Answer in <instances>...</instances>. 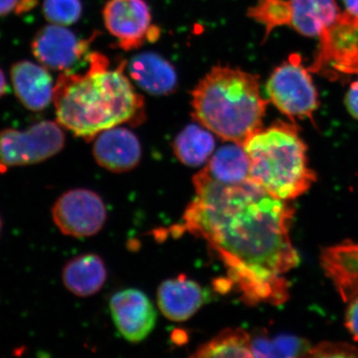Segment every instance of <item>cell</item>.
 I'll return each instance as SVG.
<instances>
[{"label":"cell","mask_w":358,"mask_h":358,"mask_svg":"<svg viewBox=\"0 0 358 358\" xmlns=\"http://www.w3.org/2000/svg\"><path fill=\"white\" fill-rule=\"evenodd\" d=\"M206 301V291L185 275L162 282L157 292L162 315L173 322L190 319Z\"/></svg>","instance_id":"obj_14"},{"label":"cell","mask_w":358,"mask_h":358,"mask_svg":"<svg viewBox=\"0 0 358 358\" xmlns=\"http://www.w3.org/2000/svg\"><path fill=\"white\" fill-rule=\"evenodd\" d=\"M89 40L80 39L65 26H44L32 40L34 57L47 69L69 72L86 56Z\"/></svg>","instance_id":"obj_10"},{"label":"cell","mask_w":358,"mask_h":358,"mask_svg":"<svg viewBox=\"0 0 358 358\" xmlns=\"http://www.w3.org/2000/svg\"><path fill=\"white\" fill-rule=\"evenodd\" d=\"M268 98L273 105L289 119L310 117L317 109V92L310 70L301 64L298 54L275 68L267 83Z\"/></svg>","instance_id":"obj_7"},{"label":"cell","mask_w":358,"mask_h":358,"mask_svg":"<svg viewBox=\"0 0 358 358\" xmlns=\"http://www.w3.org/2000/svg\"><path fill=\"white\" fill-rule=\"evenodd\" d=\"M62 279L71 293L78 296H93L105 284L107 268L98 255L85 254L66 264Z\"/></svg>","instance_id":"obj_17"},{"label":"cell","mask_w":358,"mask_h":358,"mask_svg":"<svg viewBox=\"0 0 358 358\" xmlns=\"http://www.w3.org/2000/svg\"><path fill=\"white\" fill-rule=\"evenodd\" d=\"M345 313V326L353 338L358 341V296L348 301Z\"/></svg>","instance_id":"obj_25"},{"label":"cell","mask_w":358,"mask_h":358,"mask_svg":"<svg viewBox=\"0 0 358 358\" xmlns=\"http://www.w3.org/2000/svg\"><path fill=\"white\" fill-rule=\"evenodd\" d=\"M248 15L265 26L266 37L275 27L287 25L320 40L329 34L341 13L334 0H260Z\"/></svg>","instance_id":"obj_5"},{"label":"cell","mask_w":358,"mask_h":358,"mask_svg":"<svg viewBox=\"0 0 358 358\" xmlns=\"http://www.w3.org/2000/svg\"><path fill=\"white\" fill-rule=\"evenodd\" d=\"M312 346L298 336H279L274 338L267 336L251 338L253 357H301L310 355Z\"/></svg>","instance_id":"obj_21"},{"label":"cell","mask_w":358,"mask_h":358,"mask_svg":"<svg viewBox=\"0 0 358 358\" xmlns=\"http://www.w3.org/2000/svg\"><path fill=\"white\" fill-rule=\"evenodd\" d=\"M193 183L181 229L208 243L246 303H284L286 274L300 262L289 236L293 209L250 178L225 185L203 169Z\"/></svg>","instance_id":"obj_1"},{"label":"cell","mask_w":358,"mask_h":358,"mask_svg":"<svg viewBox=\"0 0 358 358\" xmlns=\"http://www.w3.org/2000/svg\"><path fill=\"white\" fill-rule=\"evenodd\" d=\"M1 230H2V219H1V216H0V234H1Z\"/></svg>","instance_id":"obj_31"},{"label":"cell","mask_w":358,"mask_h":358,"mask_svg":"<svg viewBox=\"0 0 358 358\" xmlns=\"http://www.w3.org/2000/svg\"><path fill=\"white\" fill-rule=\"evenodd\" d=\"M345 103L350 115L358 120V81L352 83L348 90Z\"/></svg>","instance_id":"obj_26"},{"label":"cell","mask_w":358,"mask_h":358,"mask_svg":"<svg viewBox=\"0 0 358 358\" xmlns=\"http://www.w3.org/2000/svg\"><path fill=\"white\" fill-rule=\"evenodd\" d=\"M113 320L119 333L129 343H140L152 333L157 313L147 294L129 289L114 294L110 301Z\"/></svg>","instance_id":"obj_11"},{"label":"cell","mask_w":358,"mask_h":358,"mask_svg":"<svg viewBox=\"0 0 358 358\" xmlns=\"http://www.w3.org/2000/svg\"><path fill=\"white\" fill-rule=\"evenodd\" d=\"M93 154L103 169L113 173H127L140 164L141 143L129 129L115 127L96 136Z\"/></svg>","instance_id":"obj_12"},{"label":"cell","mask_w":358,"mask_h":358,"mask_svg":"<svg viewBox=\"0 0 358 358\" xmlns=\"http://www.w3.org/2000/svg\"><path fill=\"white\" fill-rule=\"evenodd\" d=\"M29 1H35V0H25V3ZM18 8H21V10L25 11L27 6H25L24 1H20V6H18Z\"/></svg>","instance_id":"obj_30"},{"label":"cell","mask_w":358,"mask_h":358,"mask_svg":"<svg viewBox=\"0 0 358 358\" xmlns=\"http://www.w3.org/2000/svg\"><path fill=\"white\" fill-rule=\"evenodd\" d=\"M10 77L15 95L26 109L40 112L53 102V79L43 65L20 61L11 68Z\"/></svg>","instance_id":"obj_13"},{"label":"cell","mask_w":358,"mask_h":358,"mask_svg":"<svg viewBox=\"0 0 358 358\" xmlns=\"http://www.w3.org/2000/svg\"><path fill=\"white\" fill-rule=\"evenodd\" d=\"M329 66L341 74H358V46L339 54Z\"/></svg>","instance_id":"obj_24"},{"label":"cell","mask_w":358,"mask_h":358,"mask_svg":"<svg viewBox=\"0 0 358 358\" xmlns=\"http://www.w3.org/2000/svg\"><path fill=\"white\" fill-rule=\"evenodd\" d=\"M52 218L67 236H93L102 230L107 210L102 199L89 189H73L61 195L52 208Z\"/></svg>","instance_id":"obj_8"},{"label":"cell","mask_w":358,"mask_h":358,"mask_svg":"<svg viewBox=\"0 0 358 358\" xmlns=\"http://www.w3.org/2000/svg\"><path fill=\"white\" fill-rule=\"evenodd\" d=\"M192 357H253L251 336L242 329H226L193 353Z\"/></svg>","instance_id":"obj_20"},{"label":"cell","mask_w":358,"mask_h":358,"mask_svg":"<svg viewBox=\"0 0 358 358\" xmlns=\"http://www.w3.org/2000/svg\"><path fill=\"white\" fill-rule=\"evenodd\" d=\"M108 31L119 40V46L129 51L147 40H155L159 30L152 24V14L145 0H109L103 7Z\"/></svg>","instance_id":"obj_9"},{"label":"cell","mask_w":358,"mask_h":358,"mask_svg":"<svg viewBox=\"0 0 358 358\" xmlns=\"http://www.w3.org/2000/svg\"><path fill=\"white\" fill-rule=\"evenodd\" d=\"M7 89L6 79L3 72L0 69V98L6 94Z\"/></svg>","instance_id":"obj_29"},{"label":"cell","mask_w":358,"mask_h":358,"mask_svg":"<svg viewBox=\"0 0 358 358\" xmlns=\"http://www.w3.org/2000/svg\"><path fill=\"white\" fill-rule=\"evenodd\" d=\"M193 117L231 143L243 145L262 127L268 102L259 78L239 68L216 66L192 91Z\"/></svg>","instance_id":"obj_3"},{"label":"cell","mask_w":358,"mask_h":358,"mask_svg":"<svg viewBox=\"0 0 358 358\" xmlns=\"http://www.w3.org/2000/svg\"><path fill=\"white\" fill-rule=\"evenodd\" d=\"M43 14L51 24H74L81 17L82 3L80 0H44Z\"/></svg>","instance_id":"obj_22"},{"label":"cell","mask_w":358,"mask_h":358,"mask_svg":"<svg viewBox=\"0 0 358 358\" xmlns=\"http://www.w3.org/2000/svg\"><path fill=\"white\" fill-rule=\"evenodd\" d=\"M242 145L248 155L249 178L277 199H296L317 179L308 166L307 148L294 124L275 122L259 129Z\"/></svg>","instance_id":"obj_4"},{"label":"cell","mask_w":358,"mask_h":358,"mask_svg":"<svg viewBox=\"0 0 358 358\" xmlns=\"http://www.w3.org/2000/svg\"><path fill=\"white\" fill-rule=\"evenodd\" d=\"M129 70L134 81L152 95H169L178 84V76L173 65L155 53L136 56L129 63Z\"/></svg>","instance_id":"obj_16"},{"label":"cell","mask_w":358,"mask_h":358,"mask_svg":"<svg viewBox=\"0 0 358 358\" xmlns=\"http://www.w3.org/2000/svg\"><path fill=\"white\" fill-rule=\"evenodd\" d=\"M308 357H357L358 348L348 343H322L310 348Z\"/></svg>","instance_id":"obj_23"},{"label":"cell","mask_w":358,"mask_h":358,"mask_svg":"<svg viewBox=\"0 0 358 358\" xmlns=\"http://www.w3.org/2000/svg\"><path fill=\"white\" fill-rule=\"evenodd\" d=\"M85 74L65 72L53 91L57 122L74 136L91 141L106 129L143 119L145 103L124 75V63L110 68L109 59L89 54Z\"/></svg>","instance_id":"obj_2"},{"label":"cell","mask_w":358,"mask_h":358,"mask_svg":"<svg viewBox=\"0 0 358 358\" xmlns=\"http://www.w3.org/2000/svg\"><path fill=\"white\" fill-rule=\"evenodd\" d=\"M211 178L225 185H236L250 176L248 155L243 145L233 143L219 148L205 167Z\"/></svg>","instance_id":"obj_18"},{"label":"cell","mask_w":358,"mask_h":358,"mask_svg":"<svg viewBox=\"0 0 358 358\" xmlns=\"http://www.w3.org/2000/svg\"><path fill=\"white\" fill-rule=\"evenodd\" d=\"M21 0H0V17L16 10Z\"/></svg>","instance_id":"obj_27"},{"label":"cell","mask_w":358,"mask_h":358,"mask_svg":"<svg viewBox=\"0 0 358 358\" xmlns=\"http://www.w3.org/2000/svg\"><path fill=\"white\" fill-rule=\"evenodd\" d=\"M345 6V13L358 20V0H343Z\"/></svg>","instance_id":"obj_28"},{"label":"cell","mask_w":358,"mask_h":358,"mask_svg":"<svg viewBox=\"0 0 358 358\" xmlns=\"http://www.w3.org/2000/svg\"><path fill=\"white\" fill-rule=\"evenodd\" d=\"M320 262L345 303L358 296V243L329 247L322 251Z\"/></svg>","instance_id":"obj_15"},{"label":"cell","mask_w":358,"mask_h":358,"mask_svg":"<svg viewBox=\"0 0 358 358\" xmlns=\"http://www.w3.org/2000/svg\"><path fill=\"white\" fill-rule=\"evenodd\" d=\"M173 147L174 155L183 164L199 166L210 157L215 140L209 129L189 124L178 134Z\"/></svg>","instance_id":"obj_19"},{"label":"cell","mask_w":358,"mask_h":358,"mask_svg":"<svg viewBox=\"0 0 358 358\" xmlns=\"http://www.w3.org/2000/svg\"><path fill=\"white\" fill-rule=\"evenodd\" d=\"M58 122L42 121L25 131H0V173L13 167L40 164L59 154L65 145V134Z\"/></svg>","instance_id":"obj_6"}]
</instances>
